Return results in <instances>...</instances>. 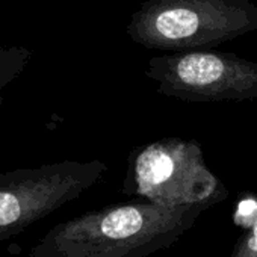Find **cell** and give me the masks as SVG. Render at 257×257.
Listing matches in <instances>:
<instances>
[{"mask_svg": "<svg viewBox=\"0 0 257 257\" xmlns=\"http://www.w3.org/2000/svg\"><path fill=\"white\" fill-rule=\"evenodd\" d=\"M213 203L113 204L50 228L28 257H147L176 243Z\"/></svg>", "mask_w": 257, "mask_h": 257, "instance_id": "cell-1", "label": "cell"}, {"mask_svg": "<svg viewBox=\"0 0 257 257\" xmlns=\"http://www.w3.org/2000/svg\"><path fill=\"white\" fill-rule=\"evenodd\" d=\"M257 31L249 0H147L127 25V35L146 49L204 50Z\"/></svg>", "mask_w": 257, "mask_h": 257, "instance_id": "cell-2", "label": "cell"}, {"mask_svg": "<svg viewBox=\"0 0 257 257\" xmlns=\"http://www.w3.org/2000/svg\"><path fill=\"white\" fill-rule=\"evenodd\" d=\"M122 192L168 206L216 204L228 195L207 167L201 146L182 138H162L134 149Z\"/></svg>", "mask_w": 257, "mask_h": 257, "instance_id": "cell-3", "label": "cell"}, {"mask_svg": "<svg viewBox=\"0 0 257 257\" xmlns=\"http://www.w3.org/2000/svg\"><path fill=\"white\" fill-rule=\"evenodd\" d=\"M107 171L98 159L62 161L0 174V242L76 200Z\"/></svg>", "mask_w": 257, "mask_h": 257, "instance_id": "cell-4", "label": "cell"}, {"mask_svg": "<svg viewBox=\"0 0 257 257\" xmlns=\"http://www.w3.org/2000/svg\"><path fill=\"white\" fill-rule=\"evenodd\" d=\"M146 76L159 94L191 103L257 98V62L234 53L191 50L155 56Z\"/></svg>", "mask_w": 257, "mask_h": 257, "instance_id": "cell-5", "label": "cell"}, {"mask_svg": "<svg viewBox=\"0 0 257 257\" xmlns=\"http://www.w3.org/2000/svg\"><path fill=\"white\" fill-rule=\"evenodd\" d=\"M32 59V50L23 46L0 47V104L4 89L17 79Z\"/></svg>", "mask_w": 257, "mask_h": 257, "instance_id": "cell-6", "label": "cell"}, {"mask_svg": "<svg viewBox=\"0 0 257 257\" xmlns=\"http://www.w3.org/2000/svg\"><path fill=\"white\" fill-rule=\"evenodd\" d=\"M230 257H257V216L234 243Z\"/></svg>", "mask_w": 257, "mask_h": 257, "instance_id": "cell-7", "label": "cell"}]
</instances>
